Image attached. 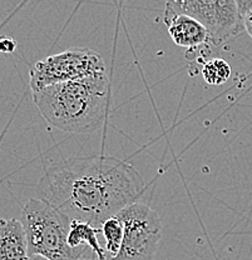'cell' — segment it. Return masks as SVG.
I'll return each mask as SVG.
<instances>
[{"label": "cell", "instance_id": "obj_1", "mask_svg": "<svg viewBox=\"0 0 252 260\" xmlns=\"http://www.w3.org/2000/svg\"><path fill=\"white\" fill-rule=\"evenodd\" d=\"M145 189V181L131 164L91 155L50 164L38 183L37 194L70 220L101 228L108 218L137 202Z\"/></svg>", "mask_w": 252, "mask_h": 260}, {"label": "cell", "instance_id": "obj_2", "mask_svg": "<svg viewBox=\"0 0 252 260\" xmlns=\"http://www.w3.org/2000/svg\"><path fill=\"white\" fill-rule=\"evenodd\" d=\"M34 104L43 118L62 132L83 133L98 129L107 116L109 79L107 73L33 91Z\"/></svg>", "mask_w": 252, "mask_h": 260}, {"label": "cell", "instance_id": "obj_3", "mask_svg": "<svg viewBox=\"0 0 252 260\" xmlns=\"http://www.w3.org/2000/svg\"><path fill=\"white\" fill-rule=\"evenodd\" d=\"M21 224L25 230L29 254L49 260H80L84 248H72L68 243L70 219L40 198L31 199L21 210Z\"/></svg>", "mask_w": 252, "mask_h": 260}, {"label": "cell", "instance_id": "obj_4", "mask_svg": "<svg viewBox=\"0 0 252 260\" xmlns=\"http://www.w3.org/2000/svg\"><path fill=\"white\" fill-rule=\"evenodd\" d=\"M117 215L123 223V240L117 255L109 260H153L163 232L158 214L135 202Z\"/></svg>", "mask_w": 252, "mask_h": 260}, {"label": "cell", "instance_id": "obj_5", "mask_svg": "<svg viewBox=\"0 0 252 260\" xmlns=\"http://www.w3.org/2000/svg\"><path fill=\"white\" fill-rule=\"evenodd\" d=\"M164 16L185 14L201 21L219 48L243 30L236 0H163Z\"/></svg>", "mask_w": 252, "mask_h": 260}, {"label": "cell", "instance_id": "obj_6", "mask_svg": "<svg viewBox=\"0 0 252 260\" xmlns=\"http://www.w3.org/2000/svg\"><path fill=\"white\" fill-rule=\"evenodd\" d=\"M105 72L104 60L89 48H69L37 61L31 70L32 90Z\"/></svg>", "mask_w": 252, "mask_h": 260}, {"label": "cell", "instance_id": "obj_7", "mask_svg": "<svg viewBox=\"0 0 252 260\" xmlns=\"http://www.w3.org/2000/svg\"><path fill=\"white\" fill-rule=\"evenodd\" d=\"M168 34L176 45L186 48L188 60H208L213 58L216 49L207 28L197 19L189 15L177 14L163 16Z\"/></svg>", "mask_w": 252, "mask_h": 260}, {"label": "cell", "instance_id": "obj_8", "mask_svg": "<svg viewBox=\"0 0 252 260\" xmlns=\"http://www.w3.org/2000/svg\"><path fill=\"white\" fill-rule=\"evenodd\" d=\"M28 240L19 219H0V260H29Z\"/></svg>", "mask_w": 252, "mask_h": 260}, {"label": "cell", "instance_id": "obj_9", "mask_svg": "<svg viewBox=\"0 0 252 260\" xmlns=\"http://www.w3.org/2000/svg\"><path fill=\"white\" fill-rule=\"evenodd\" d=\"M99 233H101V228L92 225L87 221L72 220L70 221L69 235H68V243L72 248L89 246L96 255L97 260H108L107 251L98 240Z\"/></svg>", "mask_w": 252, "mask_h": 260}, {"label": "cell", "instance_id": "obj_10", "mask_svg": "<svg viewBox=\"0 0 252 260\" xmlns=\"http://www.w3.org/2000/svg\"><path fill=\"white\" fill-rule=\"evenodd\" d=\"M101 234L105 240V251H107L108 260L115 258L121 249L122 240H123V223L117 214L108 218L102 224Z\"/></svg>", "mask_w": 252, "mask_h": 260}, {"label": "cell", "instance_id": "obj_11", "mask_svg": "<svg viewBox=\"0 0 252 260\" xmlns=\"http://www.w3.org/2000/svg\"><path fill=\"white\" fill-rule=\"evenodd\" d=\"M201 74L203 80L213 86L222 85L231 78V65L222 58H211L203 63Z\"/></svg>", "mask_w": 252, "mask_h": 260}, {"label": "cell", "instance_id": "obj_12", "mask_svg": "<svg viewBox=\"0 0 252 260\" xmlns=\"http://www.w3.org/2000/svg\"><path fill=\"white\" fill-rule=\"evenodd\" d=\"M17 49V42L10 37H0V53L12 54Z\"/></svg>", "mask_w": 252, "mask_h": 260}, {"label": "cell", "instance_id": "obj_13", "mask_svg": "<svg viewBox=\"0 0 252 260\" xmlns=\"http://www.w3.org/2000/svg\"><path fill=\"white\" fill-rule=\"evenodd\" d=\"M242 25L243 30L247 32L252 39V9H250L247 13H245L242 15Z\"/></svg>", "mask_w": 252, "mask_h": 260}, {"label": "cell", "instance_id": "obj_14", "mask_svg": "<svg viewBox=\"0 0 252 260\" xmlns=\"http://www.w3.org/2000/svg\"><path fill=\"white\" fill-rule=\"evenodd\" d=\"M236 3H237L238 12H240L241 16L252 9V0H236Z\"/></svg>", "mask_w": 252, "mask_h": 260}, {"label": "cell", "instance_id": "obj_15", "mask_svg": "<svg viewBox=\"0 0 252 260\" xmlns=\"http://www.w3.org/2000/svg\"><path fill=\"white\" fill-rule=\"evenodd\" d=\"M29 260H49V259L45 258V256H43V255H38V254H34V255H31Z\"/></svg>", "mask_w": 252, "mask_h": 260}, {"label": "cell", "instance_id": "obj_16", "mask_svg": "<svg viewBox=\"0 0 252 260\" xmlns=\"http://www.w3.org/2000/svg\"><path fill=\"white\" fill-rule=\"evenodd\" d=\"M80 260H92V259H80ZM94 260H97V258L94 259Z\"/></svg>", "mask_w": 252, "mask_h": 260}]
</instances>
